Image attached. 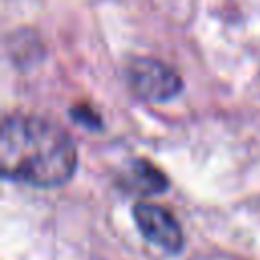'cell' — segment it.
I'll return each instance as SVG.
<instances>
[{
  "label": "cell",
  "mask_w": 260,
  "mask_h": 260,
  "mask_svg": "<svg viewBox=\"0 0 260 260\" xmlns=\"http://www.w3.org/2000/svg\"><path fill=\"white\" fill-rule=\"evenodd\" d=\"M130 185H132L134 191L152 195V193L165 191L167 185H169V181H167V177L162 175V171H158L152 162L138 158V160H134L132 167H130Z\"/></svg>",
  "instance_id": "4"
},
{
  "label": "cell",
  "mask_w": 260,
  "mask_h": 260,
  "mask_svg": "<svg viewBox=\"0 0 260 260\" xmlns=\"http://www.w3.org/2000/svg\"><path fill=\"white\" fill-rule=\"evenodd\" d=\"M132 213L136 228L150 244L169 254H179L183 250V230L171 211L154 203H136Z\"/></svg>",
  "instance_id": "3"
},
{
  "label": "cell",
  "mask_w": 260,
  "mask_h": 260,
  "mask_svg": "<svg viewBox=\"0 0 260 260\" xmlns=\"http://www.w3.org/2000/svg\"><path fill=\"white\" fill-rule=\"evenodd\" d=\"M71 116H73V120L77 122V124H83V126H87V128H100V116L89 108V106H75L73 110H71Z\"/></svg>",
  "instance_id": "5"
},
{
  "label": "cell",
  "mask_w": 260,
  "mask_h": 260,
  "mask_svg": "<svg viewBox=\"0 0 260 260\" xmlns=\"http://www.w3.org/2000/svg\"><path fill=\"white\" fill-rule=\"evenodd\" d=\"M126 77L132 91L146 102H167L173 100L181 87V75L162 61L150 57H136L126 67Z\"/></svg>",
  "instance_id": "2"
},
{
  "label": "cell",
  "mask_w": 260,
  "mask_h": 260,
  "mask_svg": "<svg viewBox=\"0 0 260 260\" xmlns=\"http://www.w3.org/2000/svg\"><path fill=\"white\" fill-rule=\"evenodd\" d=\"M77 169L73 138L53 120L28 114L6 116L0 130V171L32 187H59Z\"/></svg>",
  "instance_id": "1"
}]
</instances>
